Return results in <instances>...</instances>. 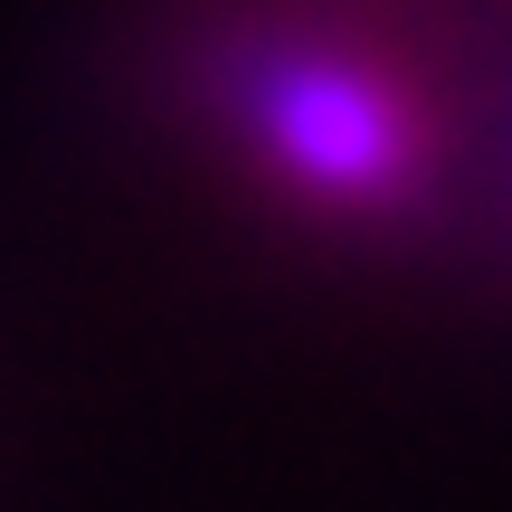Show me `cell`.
<instances>
[{
	"label": "cell",
	"mask_w": 512,
	"mask_h": 512,
	"mask_svg": "<svg viewBox=\"0 0 512 512\" xmlns=\"http://www.w3.org/2000/svg\"><path fill=\"white\" fill-rule=\"evenodd\" d=\"M247 133L313 200H389L408 181V114L342 57H266L247 76Z\"/></svg>",
	"instance_id": "6da1fadb"
}]
</instances>
